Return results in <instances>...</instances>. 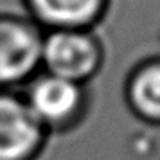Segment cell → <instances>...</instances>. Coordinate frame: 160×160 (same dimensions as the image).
<instances>
[{
  "label": "cell",
  "mask_w": 160,
  "mask_h": 160,
  "mask_svg": "<svg viewBox=\"0 0 160 160\" xmlns=\"http://www.w3.org/2000/svg\"><path fill=\"white\" fill-rule=\"evenodd\" d=\"M20 92L49 137L76 131L92 110L90 85L74 83L43 70H40Z\"/></svg>",
  "instance_id": "obj_1"
},
{
  "label": "cell",
  "mask_w": 160,
  "mask_h": 160,
  "mask_svg": "<svg viewBox=\"0 0 160 160\" xmlns=\"http://www.w3.org/2000/svg\"><path fill=\"white\" fill-rule=\"evenodd\" d=\"M106 47L97 29H52L43 32L42 70L90 85L101 74Z\"/></svg>",
  "instance_id": "obj_2"
},
{
  "label": "cell",
  "mask_w": 160,
  "mask_h": 160,
  "mask_svg": "<svg viewBox=\"0 0 160 160\" xmlns=\"http://www.w3.org/2000/svg\"><path fill=\"white\" fill-rule=\"evenodd\" d=\"M43 32L25 13H0V90H22L42 70Z\"/></svg>",
  "instance_id": "obj_3"
},
{
  "label": "cell",
  "mask_w": 160,
  "mask_h": 160,
  "mask_svg": "<svg viewBox=\"0 0 160 160\" xmlns=\"http://www.w3.org/2000/svg\"><path fill=\"white\" fill-rule=\"evenodd\" d=\"M51 137L20 90H0V160H38Z\"/></svg>",
  "instance_id": "obj_4"
},
{
  "label": "cell",
  "mask_w": 160,
  "mask_h": 160,
  "mask_svg": "<svg viewBox=\"0 0 160 160\" xmlns=\"http://www.w3.org/2000/svg\"><path fill=\"white\" fill-rule=\"evenodd\" d=\"M23 13L43 31L97 29L112 0H22Z\"/></svg>",
  "instance_id": "obj_5"
},
{
  "label": "cell",
  "mask_w": 160,
  "mask_h": 160,
  "mask_svg": "<svg viewBox=\"0 0 160 160\" xmlns=\"http://www.w3.org/2000/svg\"><path fill=\"white\" fill-rule=\"evenodd\" d=\"M122 97L137 121L160 130V52L131 65L122 83Z\"/></svg>",
  "instance_id": "obj_6"
},
{
  "label": "cell",
  "mask_w": 160,
  "mask_h": 160,
  "mask_svg": "<svg viewBox=\"0 0 160 160\" xmlns=\"http://www.w3.org/2000/svg\"><path fill=\"white\" fill-rule=\"evenodd\" d=\"M158 42H160V31H158ZM160 52V51H158Z\"/></svg>",
  "instance_id": "obj_7"
}]
</instances>
